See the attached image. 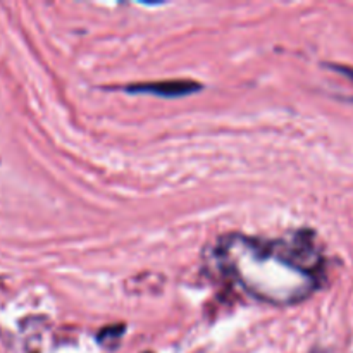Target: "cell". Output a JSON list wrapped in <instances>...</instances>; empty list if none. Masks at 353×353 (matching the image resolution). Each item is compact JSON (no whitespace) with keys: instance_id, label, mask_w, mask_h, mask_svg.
Masks as SVG:
<instances>
[{"instance_id":"2","label":"cell","mask_w":353,"mask_h":353,"mask_svg":"<svg viewBox=\"0 0 353 353\" xmlns=\"http://www.w3.org/2000/svg\"><path fill=\"white\" fill-rule=\"evenodd\" d=\"M123 333H124V326H121V324H117V326L105 327V330H102V333L99 334V341H100V343H105V340L119 338Z\"/></svg>"},{"instance_id":"3","label":"cell","mask_w":353,"mask_h":353,"mask_svg":"<svg viewBox=\"0 0 353 353\" xmlns=\"http://www.w3.org/2000/svg\"><path fill=\"white\" fill-rule=\"evenodd\" d=\"M147 353H150V352H147Z\"/></svg>"},{"instance_id":"1","label":"cell","mask_w":353,"mask_h":353,"mask_svg":"<svg viewBox=\"0 0 353 353\" xmlns=\"http://www.w3.org/2000/svg\"><path fill=\"white\" fill-rule=\"evenodd\" d=\"M124 90L131 93H154V95L165 97V99H174V97L199 92L202 90V85L196 81H188V79H169V81L138 83V85L126 86Z\"/></svg>"}]
</instances>
